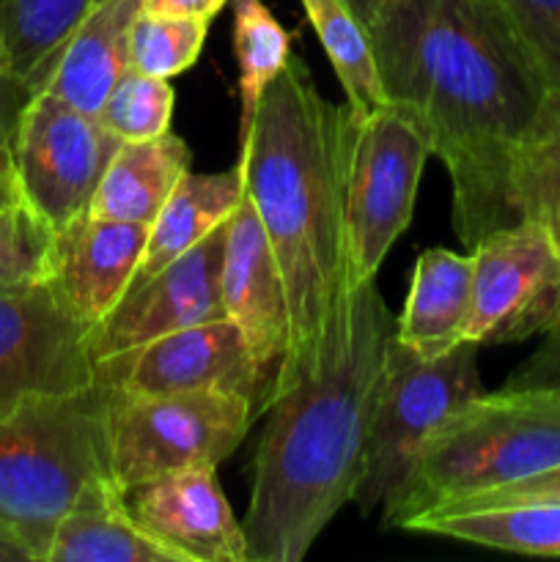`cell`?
<instances>
[{"label":"cell","instance_id":"obj_31","mask_svg":"<svg viewBox=\"0 0 560 562\" xmlns=\"http://www.w3.org/2000/svg\"><path fill=\"white\" fill-rule=\"evenodd\" d=\"M522 33L549 88L560 91V0H497Z\"/></svg>","mask_w":560,"mask_h":562},{"label":"cell","instance_id":"obj_8","mask_svg":"<svg viewBox=\"0 0 560 562\" xmlns=\"http://www.w3.org/2000/svg\"><path fill=\"white\" fill-rule=\"evenodd\" d=\"M475 355V344H461L445 357L423 360L393 338L362 456V475L351 499L360 514L382 508L432 434L483 393Z\"/></svg>","mask_w":560,"mask_h":562},{"label":"cell","instance_id":"obj_33","mask_svg":"<svg viewBox=\"0 0 560 562\" xmlns=\"http://www.w3.org/2000/svg\"><path fill=\"white\" fill-rule=\"evenodd\" d=\"M505 387L552 390L560 393V324L544 333V344L511 373Z\"/></svg>","mask_w":560,"mask_h":562},{"label":"cell","instance_id":"obj_13","mask_svg":"<svg viewBox=\"0 0 560 562\" xmlns=\"http://www.w3.org/2000/svg\"><path fill=\"white\" fill-rule=\"evenodd\" d=\"M225 225L135 285L91 329L93 362H108L195 324L225 318L220 296Z\"/></svg>","mask_w":560,"mask_h":562},{"label":"cell","instance_id":"obj_14","mask_svg":"<svg viewBox=\"0 0 560 562\" xmlns=\"http://www.w3.org/2000/svg\"><path fill=\"white\" fill-rule=\"evenodd\" d=\"M220 296H223L225 318L242 329L261 368L267 382V406H264L267 412L289 346V300H285L283 274L247 192H242L239 203L225 223Z\"/></svg>","mask_w":560,"mask_h":562},{"label":"cell","instance_id":"obj_3","mask_svg":"<svg viewBox=\"0 0 560 562\" xmlns=\"http://www.w3.org/2000/svg\"><path fill=\"white\" fill-rule=\"evenodd\" d=\"M393 338L395 316L371 280L351 294L318 371L269 406L242 519L247 562H302L355 499Z\"/></svg>","mask_w":560,"mask_h":562},{"label":"cell","instance_id":"obj_35","mask_svg":"<svg viewBox=\"0 0 560 562\" xmlns=\"http://www.w3.org/2000/svg\"><path fill=\"white\" fill-rule=\"evenodd\" d=\"M228 0H143V11L170 16H195V20H209L223 11Z\"/></svg>","mask_w":560,"mask_h":562},{"label":"cell","instance_id":"obj_30","mask_svg":"<svg viewBox=\"0 0 560 562\" xmlns=\"http://www.w3.org/2000/svg\"><path fill=\"white\" fill-rule=\"evenodd\" d=\"M53 247V228L31 209H0V285L49 280Z\"/></svg>","mask_w":560,"mask_h":562},{"label":"cell","instance_id":"obj_21","mask_svg":"<svg viewBox=\"0 0 560 562\" xmlns=\"http://www.w3.org/2000/svg\"><path fill=\"white\" fill-rule=\"evenodd\" d=\"M242 192H245V179H242L239 162L220 173H192L190 170L148 225L146 247H143L130 289L146 283L152 274L192 250L220 225L228 223Z\"/></svg>","mask_w":560,"mask_h":562},{"label":"cell","instance_id":"obj_25","mask_svg":"<svg viewBox=\"0 0 560 562\" xmlns=\"http://www.w3.org/2000/svg\"><path fill=\"white\" fill-rule=\"evenodd\" d=\"M514 203L522 220H536L560 247V91H549L514 165Z\"/></svg>","mask_w":560,"mask_h":562},{"label":"cell","instance_id":"obj_5","mask_svg":"<svg viewBox=\"0 0 560 562\" xmlns=\"http://www.w3.org/2000/svg\"><path fill=\"white\" fill-rule=\"evenodd\" d=\"M108 395L102 382L31 395L0 420V519L36 562L82 488L110 475Z\"/></svg>","mask_w":560,"mask_h":562},{"label":"cell","instance_id":"obj_1","mask_svg":"<svg viewBox=\"0 0 560 562\" xmlns=\"http://www.w3.org/2000/svg\"><path fill=\"white\" fill-rule=\"evenodd\" d=\"M346 104L322 97L305 60L291 53L239 140L245 192L289 300V346L272 404L318 371L349 316L355 291L346 278Z\"/></svg>","mask_w":560,"mask_h":562},{"label":"cell","instance_id":"obj_4","mask_svg":"<svg viewBox=\"0 0 560 562\" xmlns=\"http://www.w3.org/2000/svg\"><path fill=\"white\" fill-rule=\"evenodd\" d=\"M560 464V393L505 387L456 409L382 505L384 527L417 530L459 499Z\"/></svg>","mask_w":560,"mask_h":562},{"label":"cell","instance_id":"obj_16","mask_svg":"<svg viewBox=\"0 0 560 562\" xmlns=\"http://www.w3.org/2000/svg\"><path fill=\"white\" fill-rule=\"evenodd\" d=\"M146 236L148 225L93 214H82L55 234L49 283L88 329L97 327L130 291Z\"/></svg>","mask_w":560,"mask_h":562},{"label":"cell","instance_id":"obj_24","mask_svg":"<svg viewBox=\"0 0 560 562\" xmlns=\"http://www.w3.org/2000/svg\"><path fill=\"white\" fill-rule=\"evenodd\" d=\"M417 532L516 554L560 558V505H511L475 514L443 516Z\"/></svg>","mask_w":560,"mask_h":562},{"label":"cell","instance_id":"obj_11","mask_svg":"<svg viewBox=\"0 0 560 562\" xmlns=\"http://www.w3.org/2000/svg\"><path fill=\"white\" fill-rule=\"evenodd\" d=\"M91 329L71 316L49 280L0 285V420L31 395L99 382Z\"/></svg>","mask_w":560,"mask_h":562},{"label":"cell","instance_id":"obj_2","mask_svg":"<svg viewBox=\"0 0 560 562\" xmlns=\"http://www.w3.org/2000/svg\"><path fill=\"white\" fill-rule=\"evenodd\" d=\"M549 82L497 0H426L399 91L450 179L453 231L467 252L519 223L514 165Z\"/></svg>","mask_w":560,"mask_h":562},{"label":"cell","instance_id":"obj_15","mask_svg":"<svg viewBox=\"0 0 560 562\" xmlns=\"http://www.w3.org/2000/svg\"><path fill=\"white\" fill-rule=\"evenodd\" d=\"M137 525L179 562H247V538L217 470H181L126 492Z\"/></svg>","mask_w":560,"mask_h":562},{"label":"cell","instance_id":"obj_7","mask_svg":"<svg viewBox=\"0 0 560 562\" xmlns=\"http://www.w3.org/2000/svg\"><path fill=\"white\" fill-rule=\"evenodd\" d=\"M253 423V401L236 393L130 395L110 390V477L130 492L170 472L217 470Z\"/></svg>","mask_w":560,"mask_h":562},{"label":"cell","instance_id":"obj_17","mask_svg":"<svg viewBox=\"0 0 560 562\" xmlns=\"http://www.w3.org/2000/svg\"><path fill=\"white\" fill-rule=\"evenodd\" d=\"M143 0H97L60 47L42 91L99 115L130 66V27Z\"/></svg>","mask_w":560,"mask_h":562},{"label":"cell","instance_id":"obj_9","mask_svg":"<svg viewBox=\"0 0 560 562\" xmlns=\"http://www.w3.org/2000/svg\"><path fill=\"white\" fill-rule=\"evenodd\" d=\"M99 115L36 91L16 124L11 154L22 201L53 234L88 214L110 157L119 148Z\"/></svg>","mask_w":560,"mask_h":562},{"label":"cell","instance_id":"obj_22","mask_svg":"<svg viewBox=\"0 0 560 562\" xmlns=\"http://www.w3.org/2000/svg\"><path fill=\"white\" fill-rule=\"evenodd\" d=\"M97 0H0V71L42 91L55 58Z\"/></svg>","mask_w":560,"mask_h":562},{"label":"cell","instance_id":"obj_26","mask_svg":"<svg viewBox=\"0 0 560 562\" xmlns=\"http://www.w3.org/2000/svg\"><path fill=\"white\" fill-rule=\"evenodd\" d=\"M234 55L239 66V140L250 130L269 82L291 58V33L264 0H236Z\"/></svg>","mask_w":560,"mask_h":562},{"label":"cell","instance_id":"obj_10","mask_svg":"<svg viewBox=\"0 0 560 562\" xmlns=\"http://www.w3.org/2000/svg\"><path fill=\"white\" fill-rule=\"evenodd\" d=\"M467 344L494 346L560 324V247L536 220H519L472 247Z\"/></svg>","mask_w":560,"mask_h":562},{"label":"cell","instance_id":"obj_29","mask_svg":"<svg viewBox=\"0 0 560 562\" xmlns=\"http://www.w3.org/2000/svg\"><path fill=\"white\" fill-rule=\"evenodd\" d=\"M377 49L384 91L393 99L410 66L426 0H349Z\"/></svg>","mask_w":560,"mask_h":562},{"label":"cell","instance_id":"obj_36","mask_svg":"<svg viewBox=\"0 0 560 562\" xmlns=\"http://www.w3.org/2000/svg\"><path fill=\"white\" fill-rule=\"evenodd\" d=\"M25 206L22 201L20 181H16L14 154H11L9 143H0V209Z\"/></svg>","mask_w":560,"mask_h":562},{"label":"cell","instance_id":"obj_12","mask_svg":"<svg viewBox=\"0 0 560 562\" xmlns=\"http://www.w3.org/2000/svg\"><path fill=\"white\" fill-rule=\"evenodd\" d=\"M97 379L115 393H236L267 406V382L245 335L231 318L195 324L115 360L99 362Z\"/></svg>","mask_w":560,"mask_h":562},{"label":"cell","instance_id":"obj_32","mask_svg":"<svg viewBox=\"0 0 560 562\" xmlns=\"http://www.w3.org/2000/svg\"><path fill=\"white\" fill-rule=\"evenodd\" d=\"M511 505H560V464L552 467V470L538 472V475L533 477H525V481L511 483V486L492 488V492L478 494V497L459 499V503L448 505V508H443L439 514L428 516L426 521H421L417 530H421L423 525H428V521L443 519V516L475 514V510H489V508H511Z\"/></svg>","mask_w":560,"mask_h":562},{"label":"cell","instance_id":"obj_20","mask_svg":"<svg viewBox=\"0 0 560 562\" xmlns=\"http://www.w3.org/2000/svg\"><path fill=\"white\" fill-rule=\"evenodd\" d=\"M190 146L173 130L152 140L119 143L88 214L152 225L170 192L190 173Z\"/></svg>","mask_w":560,"mask_h":562},{"label":"cell","instance_id":"obj_37","mask_svg":"<svg viewBox=\"0 0 560 562\" xmlns=\"http://www.w3.org/2000/svg\"><path fill=\"white\" fill-rule=\"evenodd\" d=\"M0 562H36L22 538L0 519Z\"/></svg>","mask_w":560,"mask_h":562},{"label":"cell","instance_id":"obj_18","mask_svg":"<svg viewBox=\"0 0 560 562\" xmlns=\"http://www.w3.org/2000/svg\"><path fill=\"white\" fill-rule=\"evenodd\" d=\"M472 307V252L428 247L412 269L404 311L395 318V340L423 357L437 360L467 344Z\"/></svg>","mask_w":560,"mask_h":562},{"label":"cell","instance_id":"obj_34","mask_svg":"<svg viewBox=\"0 0 560 562\" xmlns=\"http://www.w3.org/2000/svg\"><path fill=\"white\" fill-rule=\"evenodd\" d=\"M31 97L33 93L25 86H20V82H14L0 71V143H9L11 146L20 115Z\"/></svg>","mask_w":560,"mask_h":562},{"label":"cell","instance_id":"obj_23","mask_svg":"<svg viewBox=\"0 0 560 562\" xmlns=\"http://www.w3.org/2000/svg\"><path fill=\"white\" fill-rule=\"evenodd\" d=\"M300 3L344 88L346 110L355 119H362L390 104L377 49L349 0H300Z\"/></svg>","mask_w":560,"mask_h":562},{"label":"cell","instance_id":"obj_28","mask_svg":"<svg viewBox=\"0 0 560 562\" xmlns=\"http://www.w3.org/2000/svg\"><path fill=\"white\" fill-rule=\"evenodd\" d=\"M173 108L176 91L168 80L126 66L104 108L99 110V121L121 143L152 140L170 132Z\"/></svg>","mask_w":560,"mask_h":562},{"label":"cell","instance_id":"obj_19","mask_svg":"<svg viewBox=\"0 0 560 562\" xmlns=\"http://www.w3.org/2000/svg\"><path fill=\"white\" fill-rule=\"evenodd\" d=\"M44 562H179L132 514L124 488L110 475L82 488L58 521Z\"/></svg>","mask_w":560,"mask_h":562},{"label":"cell","instance_id":"obj_27","mask_svg":"<svg viewBox=\"0 0 560 562\" xmlns=\"http://www.w3.org/2000/svg\"><path fill=\"white\" fill-rule=\"evenodd\" d=\"M212 22L195 16H170L143 11L130 27V66L143 75L170 77L181 75L201 58Z\"/></svg>","mask_w":560,"mask_h":562},{"label":"cell","instance_id":"obj_6","mask_svg":"<svg viewBox=\"0 0 560 562\" xmlns=\"http://www.w3.org/2000/svg\"><path fill=\"white\" fill-rule=\"evenodd\" d=\"M428 157L426 132L406 104L390 102L362 119L349 113L344 140L349 291L377 280L390 247L412 223Z\"/></svg>","mask_w":560,"mask_h":562}]
</instances>
